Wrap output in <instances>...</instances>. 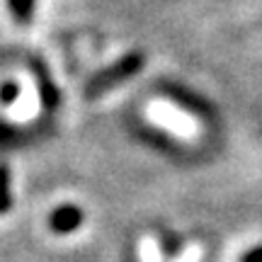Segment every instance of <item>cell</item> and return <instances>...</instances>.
I'll use <instances>...</instances> for the list:
<instances>
[{
	"label": "cell",
	"instance_id": "obj_3",
	"mask_svg": "<svg viewBox=\"0 0 262 262\" xmlns=\"http://www.w3.org/2000/svg\"><path fill=\"white\" fill-rule=\"evenodd\" d=\"M10 8L15 12V17L27 22L29 15H32V8H34V0H10Z\"/></svg>",
	"mask_w": 262,
	"mask_h": 262
},
{
	"label": "cell",
	"instance_id": "obj_4",
	"mask_svg": "<svg viewBox=\"0 0 262 262\" xmlns=\"http://www.w3.org/2000/svg\"><path fill=\"white\" fill-rule=\"evenodd\" d=\"M245 262H262V250H255V253H250Z\"/></svg>",
	"mask_w": 262,
	"mask_h": 262
},
{
	"label": "cell",
	"instance_id": "obj_1",
	"mask_svg": "<svg viewBox=\"0 0 262 262\" xmlns=\"http://www.w3.org/2000/svg\"><path fill=\"white\" fill-rule=\"evenodd\" d=\"M80 214H83V211H80V209H75V206H63V209L54 211L51 224H54V228H56V231L68 233V231H73L75 226L80 224V219H83Z\"/></svg>",
	"mask_w": 262,
	"mask_h": 262
},
{
	"label": "cell",
	"instance_id": "obj_2",
	"mask_svg": "<svg viewBox=\"0 0 262 262\" xmlns=\"http://www.w3.org/2000/svg\"><path fill=\"white\" fill-rule=\"evenodd\" d=\"M141 66V56H131L129 61H124L119 68H112L107 75H102V78H107V80H102V83H97V90H104V88H110V85L119 83V80H124L122 75H129L131 71H136Z\"/></svg>",
	"mask_w": 262,
	"mask_h": 262
}]
</instances>
